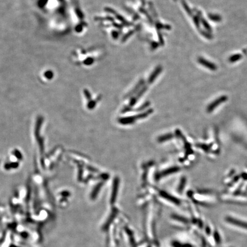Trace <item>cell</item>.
<instances>
[{"instance_id": "3", "label": "cell", "mask_w": 247, "mask_h": 247, "mask_svg": "<svg viewBox=\"0 0 247 247\" xmlns=\"http://www.w3.org/2000/svg\"><path fill=\"white\" fill-rule=\"evenodd\" d=\"M206 231H207V232L208 234H209V233H210V229H209V228H207Z\"/></svg>"}, {"instance_id": "2", "label": "cell", "mask_w": 247, "mask_h": 247, "mask_svg": "<svg viewBox=\"0 0 247 247\" xmlns=\"http://www.w3.org/2000/svg\"><path fill=\"white\" fill-rule=\"evenodd\" d=\"M214 238H215V240H216L217 243H219L220 242V237L219 234L218 233V232H215L214 233Z\"/></svg>"}, {"instance_id": "1", "label": "cell", "mask_w": 247, "mask_h": 247, "mask_svg": "<svg viewBox=\"0 0 247 247\" xmlns=\"http://www.w3.org/2000/svg\"><path fill=\"white\" fill-rule=\"evenodd\" d=\"M226 221L227 222L231 223V224H233V225H236V226H238V227L247 229V223L240 221V220H238L237 219H235V218H232L231 217H227L226 218Z\"/></svg>"}]
</instances>
